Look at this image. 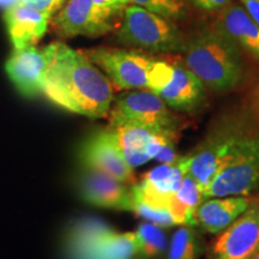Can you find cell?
<instances>
[{
	"instance_id": "cell-18",
	"label": "cell",
	"mask_w": 259,
	"mask_h": 259,
	"mask_svg": "<svg viewBox=\"0 0 259 259\" xmlns=\"http://www.w3.org/2000/svg\"><path fill=\"white\" fill-rule=\"evenodd\" d=\"M255 202H258L257 198L248 196L216 197L203 200L196 212L197 223L210 234H219Z\"/></svg>"
},
{
	"instance_id": "cell-5",
	"label": "cell",
	"mask_w": 259,
	"mask_h": 259,
	"mask_svg": "<svg viewBox=\"0 0 259 259\" xmlns=\"http://www.w3.org/2000/svg\"><path fill=\"white\" fill-rule=\"evenodd\" d=\"M115 41L122 46L149 53L183 52L185 46L183 35L170 19L134 4L124 10Z\"/></svg>"
},
{
	"instance_id": "cell-11",
	"label": "cell",
	"mask_w": 259,
	"mask_h": 259,
	"mask_svg": "<svg viewBox=\"0 0 259 259\" xmlns=\"http://www.w3.org/2000/svg\"><path fill=\"white\" fill-rule=\"evenodd\" d=\"M259 252V202L238 218L213 242L210 259H251Z\"/></svg>"
},
{
	"instance_id": "cell-28",
	"label": "cell",
	"mask_w": 259,
	"mask_h": 259,
	"mask_svg": "<svg viewBox=\"0 0 259 259\" xmlns=\"http://www.w3.org/2000/svg\"><path fill=\"white\" fill-rule=\"evenodd\" d=\"M245 11L259 25V0H241Z\"/></svg>"
},
{
	"instance_id": "cell-17",
	"label": "cell",
	"mask_w": 259,
	"mask_h": 259,
	"mask_svg": "<svg viewBox=\"0 0 259 259\" xmlns=\"http://www.w3.org/2000/svg\"><path fill=\"white\" fill-rule=\"evenodd\" d=\"M51 16L21 3L5 10L4 21L14 50L35 46L46 34Z\"/></svg>"
},
{
	"instance_id": "cell-3",
	"label": "cell",
	"mask_w": 259,
	"mask_h": 259,
	"mask_svg": "<svg viewBox=\"0 0 259 259\" xmlns=\"http://www.w3.org/2000/svg\"><path fill=\"white\" fill-rule=\"evenodd\" d=\"M253 130L255 128L250 126V122L242 116L221 118L202 143L189 155L178 158V162L183 170L198 183L203 192L239 143Z\"/></svg>"
},
{
	"instance_id": "cell-7",
	"label": "cell",
	"mask_w": 259,
	"mask_h": 259,
	"mask_svg": "<svg viewBox=\"0 0 259 259\" xmlns=\"http://www.w3.org/2000/svg\"><path fill=\"white\" fill-rule=\"evenodd\" d=\"M259 189V130H253L233 151L202 192L203 200L228 196H250Z\"/></svg>"
},
{
	"instance_id": "cell-25",
	"label": "cell",
	"mask_w": 259,
	"mask_h": 259,
	"mask_svg": "<svg viewBox=\"0 0 259 259\" xmlns=\"http://www.w3.org/2000/svg\"><path fill=\"white\" fill-rule=\"evenodd\" d=\"M66 2L67 0H19L18 3L29 6L31 9L38 10L41 12H45V14L50 15L52 17L66 4Z\"/></svg>"
},
{
	"instance_id": "cell-12",
	"label": "cell",
	"mask_w": 259,
	"mask_h": 259,
	"mask_svg": "<svg viewBox=\"0 0 259 259\" xmlns=\"http://www.w3.org/2000/svg\"><path fill=\"white\" fill-rule=\"evenodd\" d=\"M76 184L84 202L99 208L134 211L136 202L131 189L114 178L82 167Z\"/></svg>"
},
{
	"instance_id": "cell-1",
	"label": "cell",
	"mask_w": 259,
	"mask_h": 259,
	"mask_svg": "<svg viewBox=\"0 0 259 259\" xmlns=\"http://www.w3.org/2000/svg\"><path fill=\"white\" fill-rule=\"evenodd\" d=\"M48 69L44 94L54 105L89 119L108 116L114 90L85 52L53 42L45 47Z\"/></svg>"
},
{
	"instance_id": "cell-9",
	"label": "cell",
	"mask_w": 259,
	"mask_h": 259,
	"mask_svg": "<svg viewBox=\"0 0 259 259\" xmlns=\"http://www.w3.org/2000/svg\"><path fill=\"white\" fill-rule=\"evenodd\" d=\"M119 12L96 5L94 0H67L53 25L61 37H99L113 30Z\"/></svg>"
},
{
	"instance_id": "cell-26",
	"label": "cell",
	"mask_w": 259,
	"mask_h": 259,
	"mask_svg": "<svg viewBox=\"0 0 259 259\" xmlns=\"http://www.w3.org/2000/svg\"><path fill=\"white\" fill-rule=\"evenodd\" d=\"M191 2L204 11H218L231 5L233 0H191Z\"/></svg>"
},
{
	"instance_id": "cell-4",
	"label": "cell",
	"mask_w": 259,
	"mask_h": 259,
	"mask_svg": "<svg viewBox=\"0 0 259 259\" xmlns=\"http://www.w3.org/2000/svg\"><path fill=\"white\" fill-rule=\"evenodd\" d=\"M67 259H139L134 232L118 233L99 219H82L70 227L65 238Z\"/></svg>"
},
{
	"instance_id": "cell-31",
	"label": "cell",
	"mask_w": 259,
	"mask_h": 259,
	"mask_svg": "<svg viewBox=\"0 0 259 259\" xmlns=\"http://www.w3.org/2000/svg\"><path fill=\"white\" fill-rule=\"evenodd\" d=\"M251 259H259V252H257V253H255Z\"/></svg>"
},
{
	"instance_id": "cell-20",
	"label": "cell",
	"mask_w": 259,
	"mask_h": 259,
	"mask_svg": "<svg viewBox=\"0 0 259 259\" xmlns=\"http://www.w3.org/2000/svg\"><path fill=\"white\" fill-rule=\"evenodd\" d=\"M202 202V190L198 183L189 174H185L179 190L171 197L167 209L176 225L194 226L197 225V209Z\"/></svg>"
},
{
	"instance_id": "cell-29",
	"label": "cell",
	"mask_w": 259,
	"mask_h": 259,
	"mask_svg": "<svg viewBox=\"0 0 259 259\" xmlns=\"http://www.w3.org/2000/svg\"><path fill=\"white\" fill-rule=\"evenodd\" d=\"M250 106L252 112L259 119V83L254 87L250 95Z\"/></svg>"
},
{
	"instance_id": "cell-14",
	"label": "cell",
	"mask_w": 259,
	"mask_h": 259,
	"mask_svg": "<svg viewBox=\"0 0 259 259\" xmlns=\"http://www.w3.org/2000/svg\"><path fill=\"white\" fill-rule=\"evenodd\" d=\"M109 128L112 130L122 157L132 168L153 160L167 144L176 143L177 138L136 126H118Z\"/></svg>"
},
{
	"instance_id": "cell-19",
	"label": "cell",
	"mask_w": 259,
	"mask_h": 259,
	"mask_svg": "<svg viewBox=\"0 0 259 259\" xmlns=\"http://www.w3.org/2000/svg\"><path fill=\"white\" fill-rule=\"evenodd\" d=\"M216 28L234 41L240 50L259 60V25L242 6L231 4L221 10Z\"/></svg>"
},
{
	"instance_id": "cell-8",
	"label": "cell",
	"mask_w": 259,
	"mask_h": 259,
	"mask_svg": "<svg viewBox=\"0 0 259 259\" xmlns=\"http://www.w3.org/2000/svg\"><path fill=\"white\" fill-rule=\"evenodd\" d=\"M113 87L120 90L148 89V71L154 58L141 51L99 47L85 51Z\"/></svg>"
},
{
	"instance_id": "cell-22",
	"label": "cell",
	"mask_w": 259,
	"mask_h": 259,
	"mask_svg": "<svg viewBox=\"0 0 259 259\" xmlns=\"http://www.w3.org/2000/svg\"><path fill=\"white\" fill-rule=\"evenodd\" d=\"M142 257H157L166 251L168 242L163 229L154 223H142L135 232Z\"/></svg>"
},
{
	"instance_id": "cell-21",
	"label": "cell",
	"mask_w": 259,
	"mask_h": 259,
	"mask_svg": "<svg viewBox=\"0 0 259 259\" xmlns=\"http://www.w3.org/2000/svg\"><path fill=\"white\" fill-rule=\"evenodd\" d=\"M200 242L197 232L191 226H181L174 233L167 259H198Z\"/></svg>"
},
{
	"instance_id": "cell-23",
	"label": "cell",
	"mask_w": 259,
	"mask_h": 259,
	"mask_svg": "<svg viewBox=\"0 0 259 259\" xmlns=\"http://www.w3.org/2000/svg\"><path fill=\"white\" fill-rule=\"evenodd\" d=\"M128 3L168 19L180 18L186 12L185 0H128Z\"/></svg>"
},
{
	"instance_id": "cell-27",
	"label": "cell",
	"mask_w": 259,
	"mask_h": 259,
	"mask_svg": "<svg viewBox=\"0 0 259 259\" xmlns=\"http://www.w3.org/2000/svg\"><path fill=\"white\" fill-rule=\"evenodd\" d=\"M94 3L102 8L114 10L116 12L124 11L126 6L130 5L128 0H94Z\"/></svg>"
},
{
	"instance_id": "cell-2",
	"label": "cell",
	"mask_w": 259,
	"mask_h": 259,
	"mask_svg": "<svg viewBox=\"0 0 259 259\" xmlns=\"http://www.w3.org/2000/svg\"><path fill=\"white\" fill-rule=\"evenodd\" d=\"M183 53L185 66L212 92H229L241 82V50L218 28L192 35L185 41Z\"/></svg>"
},
{
	"instance_id": "cell-13",
	"label": "cell",
	"mask_w": 259,
	"mask_h": 259,
	"mask_svg": "<svg viewBox=\"0 0 259 259\" xmlns=\"http://www.w3.org/2000/svg\"><path fill=\"white\" fill-rule=\"evenodd\" d=\"M48 58L45 48L29 46L14 50L6 60L5 71L21 95L28 99L44 94Z\"/></svg>"
},
{
	"instance_id": "cell-24",
	"label": "cell",
	"mask_w": 259,
	"mask_h": 259,
	"mask_svg": "<svg viewBox=\"0 0 259 259\" xmlns=\"http://www.w3.org/2000/svg\"><path fill=\"white\" fill-rule=\"evenodd\" d=\"M134 212L137 213L138 216L147 220L150 223H154L161 228H164V227H171L174 226L173 219H171L169 211L168 209H155L150 208V206L144 205L142 203H135Z\"/></svg>"
},
{
	"instance_id": "cell-15",
	"label": "cell",
	"mask_w": 259,
	"mask_h": 259,
	"mask_svg": "<svg viewBox=\"0 0 259 259\" xmlns=\"http://www.w3.org/2000/svg\"><path fill=\"white\" fill-rule=\"evenodd\" d=\"M185 174L178 161L174 164L154 168L145 174L141 183L131 187L135 202L155 209H167Z\"/></svg>"
},
{
	"instance_id": "cell-10",
	"label": "cell",
	"mask_w": 259,
	"mask_h": 259,
	"mask_svg": "<svg viewBox=\"0 0 259 259\" xmlns=\"http://www.w3.org/2000/svg\"><path fill=\"white\" fill-rule=\"evenodd\" d=\"M80 166L114 178L121 183H134V168L122 157L111 128L94 132L78 150Z\"/></svg>"
},
{
	"instance_id": "cell-30",
	"label": "cell",
	"mask_w": 259,
	"mask_h": 259,
	"mask_svg": "<svg viewBox=\"0 0 259 259\" xmlns=\"http://www.w3.org/2000/svg\"><path fill=\"white\" fill-rule=\"evenodd\" d=\"M19 0H0V6H3V8L8 9L10 6L17 4Z\"/></svg>"
},
{
	"instance_id": "cell-16",
	"label": "cell",
	"mask_w": 259,
	"mask_h": 259,
	"mask_svg": "<svg viewBox=\"0 0 259 259\" xmlns=\"http://www.w3.org/2000/svg\"><path fill=\"white\" fill-rule=\"evenodd\" d=\"M155 94L170 108L191 112L202 103L205 95V87L185 65L170 63L169 73L163 85Z\"/></svg>"
},
{
	"instance_id": "cell-6",
	"label": "cell",
	"mask_w": 259,
	"mask_h": 259,
	"mask_svg": "<svg viewBox=\"0 0 259 259\" xmlns=\"http://www.w3.org/2000/svg\"><path fill=\"white\" fill-rule=\"evenodd\" d=\"M109 127L136 126L157 134L178 137L179 119L166 102L151 90H135L122 94L112 105Z\"/></svg>"
}]
</instances>
